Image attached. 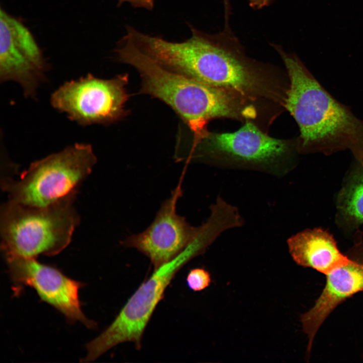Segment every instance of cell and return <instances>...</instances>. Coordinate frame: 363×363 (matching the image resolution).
I'll use <instances>...</instances> for the list:
<instances>
[{"mask_svg": "<svg viewBox=\"0 0 363 363\" xmlns=\"http://www.w3.org/2000/svg\"><path fill=\"white\" fill-rule=\"evenodd\" d=\"M75 196L44 207L12 201L1 208V250L5 257L52 256L70 243L80 217L73 204Z\"/></svg>", "mask_w": 363, "mask_h": 363, "instance_id": "cell-4", "label": "cell"}, {"mask_svg": "<svg viewBox=\"0 0 363 363\" xmlns=\"http://www.w3.org/2000/svg\"><path fill=\"white\" fill-rule=\"evenodd\" d=\"M128 75L105 80L88 74L62 85L51 97L52 105L82 125L109 124L127 114Z\"/></svg>", "mask_w": 363, "mask_h": 363, "instance_id": "cell-8", "label": "cell"}, {"mask_svg": "<svg viewBox=\"0 0 363 363\" xmlns=\"http://www.w3.org/2000/svg\"><path fill=\"white\" fill-rule=\"evenodd\" d=\"M96 161L90 145L76 144L32 163L16 180L5 178L3 190L13 202L49 206L76 196Z\"/></svg>", "mask_w": 363, "mask_h": 363, "instance_id": "cell-6", "label": "cell"}, {"mask_svg": "<svg viewBox=\"0 0 363 363\" xmlns=\"http://www.w3.org/2000/svg\"><path fill=\"white\" fill-rule=\"evenodd\" d=\"M46 67L32 34L20 21L0 11V80L15 81L34 97Z\"/></svg>", "mask_w": 363, "mask_h": 363, "instance_id": "cell-11", "label": "cell"}, {"mask_svg": "<svg viewBox=\"0 0 363 363\" xmlns=\"http://www.w3.org/2000/svg\"><path fill=\"white\" fill-rule=\"evenodd\" d=\"M191 36L167 45L164 60L171 70L205 84L236 92L254 101L271 97L266 66L248 57L229 23L209 34L189 25Z\"/></svg>", "mask_w": 363, "mask_h": 363, "instance_id": "cell-3", "label": "cell"}, {"mask_svg": "<svg viewBox=\"0 0 363 363\" xmlns=\"http://www.w3.org/2000/svg\"><path fill=\"white\" fill-rule=\"evenodd\" d=\"M223 1H224V3H229V0H223Z\"/></svg>", "mask_w": 363, "mask_h": 363, "instance_id": "cell-18", "label": "cell"}, {"mask_svg": "<svg viewBox=\"0 0 363 363\" xmlns=\"http://www.w3.org/2000/svg\"><path fill=\"white\" fill-rule=\"evenodd\" d=\"M210 273L203 268H195L189 272L186 278L188 286L194 291L207 288L211 282Z\"/></svg>", "mask_w": 363, "mask_h": 363, "instance_id": "cell-15", "label": "cell"}, {"mask_svg": "<svg viewBox=\"0 0 363 363\" xmlns=\"http://www.w3.org/2000/svg\"><path fill=\"white\" fill-rule=\"evenodd\" d=\"M348 262L326 275V282L314 305L300 317L304 333L307 335V356L320 326L340 304L363 291V238L362 232H355L354 245L347 254Z\"/></svg>", "mask_w": 363, "mask_h": 363, "instance_id": "cell-12", "label": "cell"}, {"mask_svg": "<svg viewBox=\"0 0 363 363\" xmlns=\"http://www.w3.org/2000/svg\"><path fill=\"white\" fill-rule=\"evenodd\" d=\"M292 149L288 142L269 136L247 120L234 132H208L189 153L187 161L200 159L280 175L290 169L287 163Z\"/></svg>", "mask_w": 363, "mask_h": 363, "instance_id": "cell-7", "label": "cell"}, {"mask_svg": "<svg viewBox=\"0 0 363 363\" xmlns=\"http://www.w3.org/2000/svg\"><path fill=\"white\" fill-rule=\"evenodd\" d=\"M272 46L282 58L289 79L284 103L299 129L297 151L329 155L349 150L356 161L362 162L363 120L334 98L296 55Z\"/></svg>", "mask_w": 363, "mask_h": 363, "instance_id": "cell-2", "label": "cell"}, {"mask_svg": "<svg viewBox=\"0 0 363 363\" xmlns=\"http://www.w3.org/2000/svg\"><path fill=\"white\" fill-rule=\"evenodd\" d=\"M185 166L176 187L163 201L152 223L143 231L132 234L122 244L133 248L146 256L154 270L180 254L198 234L200 225H191L176 212V205L183 195Z\"/></svg>", "mask_w": 363, "mask_h": 363, "instance_id": "cell-9", "label": "cell"}, {"mask_svg": "<svg viewBox=\"0 0 363 363\" xmlns=\"http://www.w3.org/2000/svg\"><path fill=\"white\" fill-rule=\"evenodd\" d=\"M5 259L16 293L23 286L31 287L43 301L61 312L70 321L81 322L89 328L95 326V323L86 317L81 308L79 290L81 283L35 258Z\"/></svg>", "mask_w": 363, "mask_h": 363, "instance_id": "cell-10", "label": "cell"}, {"mask_svg": "<svg viewBox=\"0 0 363 363\" xmlns=\"http://www.w3.org/2000/svg\"><path fill=\"white\" fill-rule=\"evenodd\" d=\"M289 253L299 266L327 275L346 263L349 257L337 247L333 236L320 228L306 229L287 240Z\"/></svg>", "mask_w": 363, "mask_h": 363, "instance_id": "cell-13", "label": "cell"}, {"mask_svg": "<svg viewBox=\"0 0 363 363\" xmlns=\"http://www.w3.org/2000/svg\"><path fill=\"white\" fill-rule=\"evenodd\" d=\"M211 244L209 236L200 232L180 254L154 270L128 299L112 323L86 344L85 360L93 361L124 342H133L140 349L145 328L177 272L192 259L203 254Z\"/></svg>", "mask_w": 363, "mask_h": 363, "instance_id": "cell-5", "label": "cell"}, {"mask_svg": "<svg viewBox=\"0 0 363 363\" xmlns=\"http://www.w3.org/2000/svg\"><path fill=\"white\" fill-rule=\"evenodd\" d=\"M272 0H248L250 6L254 9H260L270 4Z\"/></svg>", "mask_w": 363, "mask_h": 363, "instance_id": "cell-17", "label": "cell"}, {"mask_svg": "<svg viewBox=\"0 0 363 363\" xmlns=\"http://www.w3.org/2000/svg\"><path fill=\"white\" fill-rule=\"evenodd\" d=\"M118 60L139 73L141 92L170 106L188 125L194 135V149L208 131L207 123L227 117L250 120L257 111L250 100L233 91L211 86L166 69L139 48L129 37L118 43Z\"/></svg>", "mask_w": 363, "mask_h": 363, "instance_id": "cell-1", "label": "cell"}, {"mask_svg": "<svg viewBox=\"0 0 363 363\" xmlns=\"http://www.w3.org/2000/svg\"><path fill=\"white\" fill-rule=\"evenodd\" d=\"M118 6H121L124 3H128L135 8H143L152 10L155 5V0H117Z\"/></svg>", "mask_w": 363, "mask_h": 363, "instance_id": "cell-16", "label": "cell"}, {"mask_svg": "<svg viewBox=\"0 0 363 363\" xmlns=\"http://www.w3.org/2000/svg\"><path fill=\"white\" fill-rule=\"evenodd\" d=\"M336 222L347 232L363 224V162L356 161L347 174L336 200Z\"/></svg>", "mask_w": 363, "mask_h": 363, "instance_id": "cell-14", "label": "cell"}]
</instances>
